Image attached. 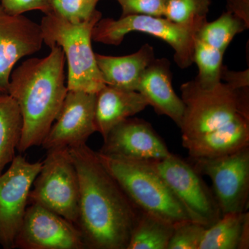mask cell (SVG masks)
Returning <instances> with one entry per match:
<instances>
[{
  "instance_id": "obj_21",
  "label": "cell",
  "mask_w": 249,
  "mask_h": 249,
  "mask_svg": "<svg viewBox=\"0 0 249 249\" xmlns=\"http://www.w3.org/2000/svg\"><path fill=\"white\" fill-rule=\"evenodd\" d=\"M249 28L240 18L226 11L213 22L205 23L198 31L196 39L225 53L234 37Z\"/></svg>"
},
{
  "instance_id": "obj_8",
  "label": "cell",
  "mask_w": 249,
  "mask_h": 249,
  "mask_svg": "<svg viewBox=\"0 0 249 249\" xmlns=\"http://www.w3.org/2000/svg\"><path fill=\"white\" fill-rule=\"evenodd\" d=\"M182 204L192 220L208 228L222 217L212 190L193 165L178 156L147 160Z\"/></svg>"
},
{
  "instance_id": "obj_25",
  "label": "cell",
  "mask_w": 249,
  "mask_h": 249,
  "mask_svg": "<svg viewBox=\"0 0 249 249\" xmlns=\"http://www.w3.org/2000/svg\"><path fill=\"white\" fill-rule=\"evenodd\" d=\"M206 229L191 219L175 223L167 249H199Z\"/></svg>"
},
{
  "instance_id": "obj_1",
  "label": "cell",
  "mask_w": 249,
  "mask_h": 249,
  "mask_svg": "<svg viewBox=\"0 0 249 249\" xmlns=\"http://www.w3.org/2000/svg\"><path fill=\"white\" fill-rule=\"evenodd\" d=\"M79 181L76 226L86 249H127L140 210L86 143L70 147Z\"/></svg>"
},
{
  "instance_id": "obj_6",
  "label": "cell",
  "mask_w": 249,
  "mask_h": 249,
  "mask_svg": "<svg viewBox=\"0 0 249 249\" xmlns=\"http://www.w3.org/2000/svg\"><path fill=\"white\" fill-rule=\"evenodd\" d=\"M201 27L182 25L165 17L145 15H132L119 19L101 18L93 27L92 40L118 46L129 33H145L167 42L173 49L174 60L177 65L181 69H186L194 63L196 35Z\"/></svg>"
},
{
  "instance_id": "obj_2",
  "label": "cell",
  "mask_w": 249,
  "mask_h": 249,
  "mask_svg": "<svg viewBox=\"0 0 249 249\" xmlns=\"http://www.w3.org/2000/svg\"><path fill=\"white\" fill-rule=\"evenodd\" d=\"M49 48L48 55L27 59L10 77L9 94L17 102L22 117V137L17 149L20 153L42 145L68 91L63 51L58 46Z\"/></svg>"
},
{
  "instance_id": "obj_14",
  "label": "cell",
  "mask_w": 249,
  "mask_h": 249,
  "mask_svg": "<svg viewBox=\"0 0 249 249\" xmlns=\"http://www.w3.org/2000/svg\"><path fill=\"white\" fill-rule=\"evenodd\" d=\"M103 140L99 152L105 155L143 161L162 160L171 155L151 124L138 118L123 121Z\"/></svg>"
},
{
  "instance_id": "obj_10",
  "label": "cell",
  "mask_w": 249,
  "mask_h": 249,
  "mask_svg": "<svg viewBox=\"0 0 249 249\" xmlns=\"http://www.w3.org/2000/svg\"><path fill=\"white\" fill-rule=\"evenodd\" d=\"M42 165V161L31 163L18 155L8 170L0 174V245L4 249L15 248L31 187Z\"/></svg>"
},
{
  "instance_id": "obj_23",
  "label": "cell",
  "mask_w": 249,
  "mask_h": 249,
  "mask_svg": "<svg viewBox=\"0 0 249 249\" xmlns=\"http://www.w3.org/2000/svg\"><path fill=\"white\" fill-rule=\"evenodd\" d=\"M212 0H168L164 17L177 24L201 27L208 22Z\"/></svg>"
},
{
  "instance_id": "obj_28",
  "label": "cell",
  "mask_w": 249,
  "mask_h": 249,
  "mask_svg": "<svg viewBox=\"0 0 249 249\" xmlns=\"http://www.w3.org/2000/svg\"><path fill=\"white\" fill-rule=\"evenodd\" d=\"M237 88L249 87V70L243 71H230L227 67H223L221 80Z\"/></svg>"
},
{
  "instance_id": "obj_7",
  "label": "cell",
  "mask_w": 249,
  "mask_h": 249,
  "mask_svg": "<svg viewBox=\"0 0 249 249\" xmlns=\"http://www.w3.org/2000/svg\"><path fill=\"white\" fill-rule=\"evenodd\" d=\"M33 186L29 202L41 205L76 225L79 181L69 148L47 150Z\"/></svg>"
},
{
  "instance_id": "obj_12",
  "label": "cell",
  "mask_w": 249,
  "mask_h": 249,
  "mask_svg": "<svg viewBox=\"0 0 249 249\" xmlns=\"http://www.w3.org/2000/svg\"><path fill=\"white\" fill-rule=\"evenodd\" d=\"M96 93L68 90L61 109L41 146L49 150L86 143L96 132Z\"/></svg>"
},
{
  "instance_id": "obj_26",
  "label": "cell",
  "mask_w": 249,
  "mask_h": 249,
  "mask_svg": "<svg viewBox=\"0 0 249 249\" xmlns=\"http://www.w3.org/2000/svg\"><path fill=\"white\" fill-rule=\"evenodd\" d=\"M121 5V17L132 15L164 17L168 0H116Z\"/></svg>"
},
{
  "instance_id": "obj_29",
  "label": "cell",
  "mask_w": 249,
  "mask_h": 249,
  "mask_svg": "<svg viewBox=\"0 0 249 249\" xmlns=\"http://www.w3.org/2000/svg\"><path fill=\"white\" fill-rule=\"evenodd\" d=\"M227 11L249 25V0H227Z\"/></svg>"
},
{
  "instance_id": "obj_30",
  "label": "cell",
  "mask_w": 249,
  "mask_h": 249,
  "mask_svg": "<svg viewBox=\"0 0 249 249\" xmlns=\"http://www.w3.org/2000/svg\"><path fill=\"white\" fill-rule=\"evenodd\" d=\"M249 248V213H245L241 230L240 242L238 249H248Z\"/></svg>"
},
{
  "instance_id": "obj_3",
  "label": "cell",
  "mask_w": 249,
  "mask_h": 249,
  "mask_svg": "<svg viewBox=\"0 0 249 249\" xmlns=\"http://www.w3.org/2000/svg\"><path fill=\"white\" fill-rule=\"evenodd\" d=\"M180 89L185 106L179 126L182 143L249 124V87L221 81L204 89L192 80Z\"/></svg>"
},
{
  "instance_id": "obj_20",
  "label": "cell",
  "mask_w": 249,
  "mask_h": 249,
  "mask_svg": "<svg viewBox=\"0 0 249 249\" xmlns=\"http://www.w3.org/2000/svg\"><path fill=\"white\" fill-rule=\"evenodd\" d=\"M245 213L223 214L206 228L199 249H238Z\"/></svg>"
},
{
  "instance_id": "obj_15",
  "label": "cell",
  "mask_w": 249,
  "mask_h": 249,
  "mask_svg": "<svg viewBox=\"0 0 249 249\" xmlns=\"http://www.w3.org/2000/svg\"><path fill=\"white\" fill-rule=\"evenodd\" d=\"M172 79L169 60L155 58L142 73L137 91L157 114L168 116L179 127L185 106L173 89Z\"/></svg>"
},
{
  "instance_id": "obj_24",
  "label": "cell",
  "mask_w": 249,
  "mask_h": 249,
  "mask_svg": "<svg viewBox=\"0 0 249 249\" xmlns=\"http://www.w3.org/2000/svg\"><path fill=\"white\" fill-rule=\"evenodd\" d=\"M52 13L66 19L68 22L78 24L89 19L97 9L96 5L100 0H48Z\"/></svg>"
},
{
  "instance_id": "obj_9",
  "label": "cell",
  "mask_w": 249,
  "mask_h": 249,
  "mask_svg": "<svg viewBox=\"0 0 249 249\" xmlns=\"http://www.w3.org/2000/svg\"><path fill=\"white\" fill-rule=\"evenodd\" d=\"M193 160L196 171L211 179L222 215L245 212L249 196V146L221 157Z\"/></svg>"
},
{
  "instance_id": "obj_11",
  "label": "cell",
  "mask_w": 249,
  "mask_h": 249,
  "mask_svg": "<svg viewBox=\"0 0 249 249\" xmlns=\"http://www.w3.org/2000/svg\"><path fill=\"white\" fill-rule=\"evenodd\" d=\"M15 248L22 249H86L76 224L41 205L27 206Z\"/></svg>"
},
{
  "instance_id": "obj_18",
  "label": "cell",
  "mask_w": 249,
  "mask_h": 249,
  "mask_svg": "<svg viewBox=\"0 0 249 249\" xmlns=\"http://www.w3.org/2000/svg\"><path fill=\"white\" fill-rule=\"evenodd\" d=\"M23 121L17 102L9 93L0 94V174L16 157Z\"/></svg>"
},
{
  "instance_id": "obj_4",
  "label": "cell",
  "mask_w": 249,
  "mask_h": 249,
  "mask_svg": "<svg viewBox=\"0 0 249 249\" xmlns=\"http://www.w3.org/2000/svg\"><path fill=\"white\" fill-rule=\"evenodd\" d=\"M101 18L97 10L88 20L78 24L53 14L45 15L41 20L44 43L49 47L58 46L65 54L68 90L96 93L106 85L91 46L93 27Z\"/></svg>"
},
{
  "instance_id": "obj_19",
  "label": "cell",
  "mask_w": 249,
  "mask_h": 249,
  "mask_svg": "<svg viewBox=\"0 0 249 249\" xmlns=\"http://www.w3.org/2000/svg\"><path fill=\"white\" fill-rule=\"evenodd\" d=\"M173 230V223L141 211L127 249H167Z\"/></svg>"
},
{
  "instance_id": "obj_27",
  "label": "cell",
  "mask_w": 249,
  "mask_h": 249,
  "mask_svg": "<svg viewBox=\"0 0 249 249\" xmlns=\"http://www.w3.org/2000/svg\"><path fill=\"white\" fill-rule=\"evenodd\" d=\"M0 6L6 14L14 16L35 10L45 15L52 13L48 0H0Z\"/></svg>"
},
{
  "instance_id": "obj_13",
  "label": "cell",
  "mask_w": 249,
  "mask_h": 249,
  "mask_svg": "<svg viewBox=\"0 0 249 249\" xmlns=\"http://www.w3.org/2000/svg\"><path fill=\"white\" fill-rule=\"evenodd\" d=\"M43 43L40 24L23 15L7 14L0 6V94L9 93L16 64L37 53Z\"/></svg>"
},
{
  "instance_id": "obj_16",
  "label": "cell",
  "mask_w": 249,
  "mask_h": 249,
  "mask_svg": "<svg viewBox=\"0 0 249 249\" xmlns=\"http://www.w3.org/2000/svg\"><path fill=\"white\" fill-rule=\"evenodd\" d=\"M148 106L137 91L118 89L105 85L96 93L95 124L103 139L113 127L132 117Z\"/></svg>"
},
{
  "instance_id": "obj_5",
  "label": "cell",
  "mask_w": 249,
  "mask_h": 249,
  "mask_svg": "<svg viewBox=\"0 0 249 249\" xmlns=\"http://www.w3.org/2000/svg\"><path fill=\"white\" fill-rule=\"evenodd\" d=\"M96 153L103 166L137 209L173 224L191 219L182 204L148 161L129 160L100 152Z\"/></svg>"
},
{
  "instance_id": "obj_22",
  "label": "cell",
  "mask_w": 249,
  "mask_h": 249,
  "mask_svg": "<svg viewBox=\"0 0 249 249\" xmlns=\"http://www.w3.org/2000/svg\"><path fill=\"white\" fill-rule=\"evenodd\" d=\"M224 53L196 39L193 60L199 73L195 78L198 86L204 89L213 88L219 84L222 76Z\"/></svg>"
},
{
  "instance_id": "obj_17",
  "label": "cell",
  "mask_w": 249,
  "mask_h": 249,
  "mask_svg": "<svg viewBox=\"0 0 249 249\" xmlns=\"http://www.w3.org/2000/svg\"><path fill=\"white\" fill-rule=\"evenodd\" d=\"M155 58L153 47L149 44L142 45L135 53L124 56L95 53L105 84L129 91H137L142 73Z\"/></svg>"
}]
</instances>
